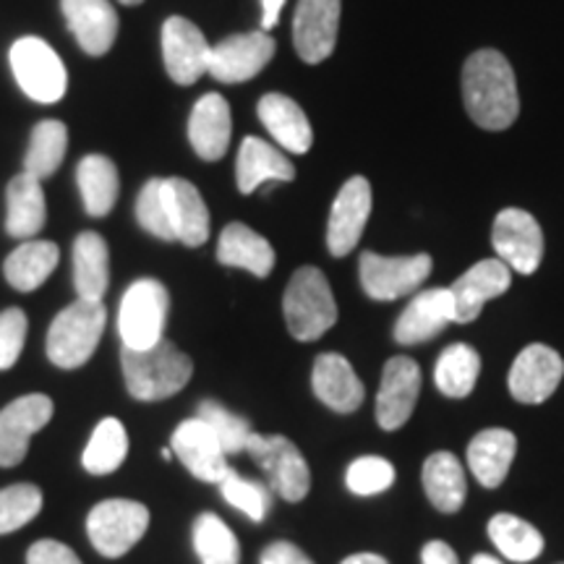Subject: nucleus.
<instances>
[{
  "label": "nucleus",
  "mask_w": 564,
  "mask_h": 564,
  "mask_svg": "<svg viewBox=\"0 0 564 564\" xmlns=\"http://www.w3.org/2000/svg\"><path fill=\"white\" fill-rule=\"evenodd\" d=\"M478 373H481V356L470 345L455 343L442 350L434 366L436 390L453 400L468 398L478 382Z\"/></svg>",
  "instance_id": "nucleus-34"
},
{
  "label": "nucleus",
  "mask_w": 564,
  "mask_h": 564,
  "mask_svg": "<svg viewBox=\"0 0 564 564\" xmlns=\"http://www.w3.org/2000/svg\"><path fill=\"white\" fill-rule=\"evenodd\" d=\"M259 564H314V560L291 541H274L264 549Z\"/></svg>",
  "instance_id": "nucleus-46"
},
{
  "label": "nucleus",
  "mask_w": 564,
  "mask_h": 564,
  "mask_svg": "<svg viewBox=\"0 0 564 564\" xmlns=\"http://www.w3.org/2000/svg\"><path fill=\"white\" fill-rule=\"evenodd\" d=\"M47 207L42 181L30 173H19L6 192V232L21 241H30L45 228Z\"/></svg>",
  "instance_id": "nucleus-27"
},
{
  "label": "nucleus",
  "mask_w": 564,
  "mask_h": 564,
  "mask_svg": "<svg viewBox=\"0 0 564 564\" xmlns=\"http://www.w3.org/2000/svg\"><path fill=\"white\" fill-rule=\"evenodd\" d=\"M121 3H123V6H139L141 0H121Z\"/></svg>",
  "instance_id": "nucleus-51"
},
{
  "label": "nucleus",
  "mask_w": 564,
  "mask_h": 564,
  "mask_svg": "<svg viewBox=\"0 0 564 564\" xmlns=\"http://www.w3.org/2000/svg\"><path fill=\"white\" fill-rule=\"evenodd\" d=\"M68 150V129L63 121H40L34 126L30 150H26L24 158V173L34 175V178L45 181L58 171L63 158H66Z\"/></svg>",
  "instance_id": "nucleus-37"
},
{
  "label": "nucleus",
  "mask_w": 564,
  "mask_h": 564,
  "mask_svg": "<svg viewBox=\"0 0 564 564\" xmlns=\"http://www.w3.org/2000/svg\"><path fill=\"white\" fill-rule=\"evenodd\" d=\"M274 40L270 32H246L225 37L209 51V68L212 79L223 84H241L249 82L262 70L274 55Z\"/></svg>",
  "instance_id": "nucleus-11"
},
{
  "label": "nucleus",
  "mask_w": 564,
  "mask_h": 564,
  "mask_svg": "<svg viewBox=\"0 0 564 564\" xmlns=\"http://www.w3.org/2000/svg\"><path fill=\"white\" fill-rule=\"evenodd\" d=\"M61 251L53 241H24L19 249H13L6 259L3 272L6 280L13 291L32 293L51 278L55 267H58Z\"/></svg>",
  "instance_id": "nucleus-32"
},
{
  "label": "nucleus",
  "mask_w": 564,
  "mask_h": 564,
  "mask_svg": "<svg viewBox=\"0 0 564 564\" xmlns=\"http://www.w3.org/2000/svg\"><path fill=\"white\" fill-rule=\"evenodd\" d=\"M42 510V491L34 484H13L0 489V535L32 523Z\"/></svg>",
  "instance_id": "nucleus-41"
},
{
  "label": "nucleus",
  "mask_w": 564,
  "mask_h": 564,
  "mask_svg": "<svg viewBox=\"0 0 564 564\" xmlns=\"http://www.w3.org/2000/svg\"><path fill=\"white\" fill-rule=\"evenodd\" d=\"M129 455V432L118 419H102L91 432V440L82 455L84 470L91 476H110L121 468Z\"/></svg>",
  "instance_id": "nucleus-36"
},
{
  "label": "nucleus",
  "mask_w": 564,
  "mask_h": 564,
  "mask_svg": "<svg viewBox=\"0 0 564 564\" xmlns=\"http://www.w3.org/2000/svg\"><path fill=\"white\" fill-rule=\"evenodd\" d=\"M223 499L236 510H241L253 523H262L272 507V489L262 481L243 478L236 468H228V474L220 478Z\"/></svg>",
  "instance_id": "nucleus-39"
},
{
  "label": "nucleus",
  "mask_w": 564,
  "mask_h": 564,
  "mask_svg": "<svg viewBox=\"0 0 564 564\" xmlns=\"http://www.w3.org/2000/svg\"><path fill=\"white\" fill-rule=\"evenodd\" d=\"M171 449L178 460L186 465V470L199 481L220 484V478L228 474V453L223 449L220 440L202 419H186L173 432Z\"/></svg>",
  "instance_id": "nucleus-18"
},
{
  "label": "nucleus",
  "mask_w": 564,
  "mask_h": 564,
  "mask_svg": "<svg viewBox=\"0 0 564 564\" xmlns=\"http://www.w3.org/2000/svg\"><path fill=\"white\" fill-rule=\"evenodd\" d=\"M74 285L79 299L102 301L110 288V251L100 232H82L74 241Z\"/></svg>",
  "instance_id": "nucleus-30"
},
{
  "label": "nucleus",
  "mask_w": 564,
  "mask_h": 564,
  "mask_svg": "<svg viewBox=\"0 0 564 564\" xmlns=\"http://www.w3.org/2000/svg\"><path fill=\"white\" fill-rule=\"evenodd\" d=\"M282 6H285V0H262V32H270L278 26Z\"/></svg>",
  "instance_id": "nucleus-48"
},
{
  "label": "nucleus",
  "mask_w": 564,
  "mask_h": 564,
  "mask_svg": "<svg viewBox=\"0 0 564 564\" xmlns=\"http://www.w3.org/2000/svg\"><path fill=\"white\" fill-rule=\"evenodd\" d=\"M340 30V0H299L293 19V45L303 63L316 66L335 53Z\"/></svg>",
  "instance_id": "nucleus-15"
},
{
  "label": "nucleus",
  "mask_w": 564,
  "mask_h": 564,
  "mask_svg": "<svg viewBox=\"0 0 564 564\" xmlns=\"http://www.w3.org/2000/svg\"><path fill=\"white\" fill-rule=\"evenodd\" d=\"M212 45L194 21L171 17L162 24V58L171 79L181 87H192L207 74Z\"/></svg>",
  "instance_id": "nucleus-13"
},
{
  "label": "nucleus",
  "mask_w": 564,
  "mask_h": 564,
  "mask_svg": "<svg viewBox=\"0 0 564 564\" xmlns=\"http://www.w3.org/2000/svg\"><path fill=\"white\" fill-rule=\"evenodd\" d=\"M340 564H390V562H387L384 556H379V554L364 552V554H352V556H348V560H343Z\"/></svg>",
  "instance_id": "nucleus-49"
},
{
  "label": "nucleus",
  "mask_w": 564,
  "mask_h": 564,
  "mask_svg": "<svg viewBox=\"0 0 564 564\" xmlns=\"http://www.w3.org/2000/svg\"><path fill=\"white\" fill-rule=\"evenodd\" d=\"M162 202H165L167 223H171L175 241L192 246V249L207 243L209 209L192 181L162 178Z\"/></svg>",
  "instance_id": "nucleus-20"
},
{
  "label": "nucleus",
  "mask_w": 564,
  "mask_h": 564,
  "mask_svg": "<svg viewBox=\"0 0 564 564\" xmlns=\"http://www.w3.org/2000/svg\"><path fill=\"white\" fill-rule=\"evenodd\" d=\"M489 539L510 562H533L544 552V535L518 514L499 512L489 520Z\"/></svg>",
  "instance_id": "nucleus-35"
},
{
  "label": "nucleus",
  "mask_w": 564,
  "mask_h": 564,
  "mask_svg": "<svg viewBox=\"0 0 564 564\" xmlns=\"http://www.w3.org/2000/svg\"><path fill=\"white\" fill-rule=\"evenodd\" d=\"M423 491L440 512L453 514L465 505L468 481L460 460L453 453H434L423 463Z\"/></svg>",
  "instance_id": "nucleus-31"
},
{
  "label": "nucleus",
  "mask_w": 564,
  "mask_h": 564,
  "mask_svg": "<svg viewBox=\"0 0 564 564\" xmlns=\"http://www.w3.org/2000/svg\"><path fill=\"white\" fill-rule=\"evenodd\" d=\"M217 262L225 267H238L257 278H267L274 270V249L264 236L251 230L243 223L225 225L217 241Z\"/></svg>",
  "instance_id": "nucleus-28"
},
{
  "label": "nucleus",
  "mask_w": 564,
  "mask_h": 564,
  "mask_svg": "<svg viewBox=\"0 0 564 564\" xmlns=\"http://www.w3.org/2000/svg\"><path fill=\"white\" fill-rule=\"evenodd\" d=\"M345 484L356 497H373L394 484V465L379 455L358 457L348 465Z\"/></svg>",
  "instance_id": "nucleus-42"
},
{
  "label": "nucleus",
  "mask_w": 564,
  "mask_h": 564,
  "mask_svg": "<svg viewBox=\"0 0 564 564\" xmlns=\"http://www.w3.org/2000/svg\"><path fill=\"white\" fill-rule=\"evenodd\" d=\"M76 181H79V192L84 199V209L89 217L110 215L118 202V167L116 162L105 154H87L76 167Z\"/></svg>",
  "instance_id": "nucleus-33"
},
{
  "label": "nucleus",
  "mask_w": 564,
  "mask_h": 564,
  "mask_svg": "<svg viewBox=\"0 0 564 564\" xmlns=\"http://www.w3.org/2000/svg\"><path fill=\"white\" fill-rule=\"evenodd\" d=\"M564 377V361L562 356L549 345L533 343L518 352L512 369H510V384L512 398L518 403L539 405L552 398L556 387H560Z\"/></svg>",
  "instance_id": "nucleus-14"
},
{
  "label": "nucleus",
  "mask_w": 564,
  "mask_h": 564,
  "mask_svg": "<svg viewBox=\"0 0 564 564\" xmlns=\"http://www.w3.org/2000/svg\"><path fill=\"white\" fill-rule=\"evenodd\" d=\"M312 387L316 398L335 413H356L364 405L366 390L356 369L340 352H322L314 361Z\"/></svg>",
  "instance_id": "nucleus-23"
},
{
  "label": "nucleus",
  "mask_w": 564,
  "mask_h": 564,
  "mask_svg": "<svg viewBox=\"0 0 564 564\" xmlns=\"http://www.w3.org/2000/svg\"><path fill=\"white\" fill-rule=\"evenodd\" d=\"M432 257L415 253V257H379V253H361V285L373 301H398L403 295L419 291L423 280L432 274Z\"/></svg>",
  "instance_id": "nucleus-9"
},
{
  "label": "nucleus",
  "mask_w": 564,
  "mask_h": 564,
  "mask_svg": "<svg viewBox=\"0 0 564 564\" xmlns=\"http://www.w3.org/2000/svg\"><path fill=\"white\" fill-rule=\"evenodd\" d=\"M108 322V308L102 301L76 299L55 316L47 329V358L58 369H79L95 356Z\"/></svg>",
  "instance_id": "nucleus-4"
},
{
  "label": "nucleus",
  "mask_w": 564,
  "mask_h": 564,
  "mask_svg": "<svg viewBox=\"0 0 564 564\" xmlns=\"http://www.w3.org/2000/svg\"><path fill=\"white\" fill-rule=\"evenodd\" d=\"M137 220L147 232H152L160 241H175L171 223H167L165 202H162V178H152L144 183L137 196Z\"/></svg>",
  "instance_id": "nucleus-43"
},
{
  "label": "nucleus",
  "mask_w": 564,
  "mask_h": 564,
  "mask_svg": "<svg viewBox=\"0 0 564 564\" xmlns=\"http://www.w3.org/2000/svg\"><path fill=\"white\" fill-rule=\"evenodd\" d=\"M421 394V366L408 356H394L384 364L377 394V421L384 432H398L413 415Z\"/></svg>",
  "instance_id": "nucleus-16"
},
{
  "label": "nucleus",
  "mask_w": 564,
  "mask_h": 564,
  "mask_svg": "<svg viewBox=\"0 0 564 564\" xmlns=\"http://www.w3.org/2000/svg\"><path fill=\"white\" fill-rule=\"evenodd\" d=\"M295 167L280 147L259 137H246L236 162L238 192L253 194L267 181H293Z\"/></svg>",
  "instance_id": "nucleus-26"
},
{
  "label": "nucleus",
  "mask_w": 564,
  "mask_h": 564,
  "mask_svg": "<svg viewBox=\"0 0 564 564\" xmlns=\"http://www.w3.org/2000/svg\"><path fill=\"white\" fill-rule=\"evenodd\" d=\"M230 137L232 116L228 100L217 91L199 97V102L192 110V118H188V141H192L194 152L207 162L220 160L228 152Z\"/></svg>",
  "instance_id": "nucleus-24"
},
{
  "label": "nucleus",
  "mask_w": 564,
  "mask_h": 564,
  "mask_svg": "<svg viewBox=\"0 0 564 564\" xmlns=\"http://www.w3.org/2000/svg\"><path fill=\"white\" fill-rule=\"evenodd\" d=\"M26 329H30V322L21 308L0 312V371L11 369L19 361L26 343Z\"/></svg>",
  "instance_id": "nucleus-44"
},
{
  "label": "nucleus",
  "mask_w": 564,
  "mask_h": 564,
  "mask_svg": "<svg viewBox=\"0 0 564 564\" xmlns=\"http://www.w3.org/2000/svg\"><path fill=\"white\" fill-rule=\"evenodd\" d=\"M470 564H502V562H499L497 556H491V554H476L474 562H470Z\"/></svg>",
  "instance_id": "nucleus-50"
},
{
  "label": "nucleus",
  "mask_w": 564,
  "mask_h": 564,
  "mask_svg": "<svg viewBox=\"0 0 564 564\" xmlns=\"http://www.w3.org/2000/svg\"><path fill=\"white\" fill-rule=\"evenodd\" d=\"M194 549L202 564H238L241 562V546L236 533L230 531L223 518L215 512H202L194 520Z\"/></svg>",
  "instance_id": "nucleus-38"
},
{
  "label": "nucleus",
  "mask_w": 564,
  "mask_h": 564,
  "mask_svg": "<svg viewBox=\"0 0 564 564\" xmlns=\"http://www.w3.org/2000/svg\"><path fill=\"white\" fill-rule=\"evenodd\" d=\"M196 419H202L212 432H215L225 453L228 455L246 453L253 429L243 415L228 411V408L215 403V400H204V403H199V408H196Z\"/></svg>",
  "instance_id": "nucleus-40"
},
{
  "label": "nucleus",
  "mask_w": 564,
  "mask_h": 564,
  "mask_svg": "<svg viewBox=\"0 0 564 564\" xmlns=\"http://www.w3.org/2000/svg\"><path fill=\"white\" fill-rule=\"evenodd\" d=\"M11 70L21 91L40 105L63 100L68 89V74L61 55L40 37H21L11 47Z\"/></svg>",
  "instance_id": "nucleus-6"
},
{
  "label": "nucleus",
  "mask_w": 564,
  "mask_h": 564,
  "mask_svg": "<svg viewBox=\"0 0 564 564\" xmlns=\"http://www.w3.org/2000/svg\"><path fill=\"white\" fill-rule=\"evenodd\" d=\"M491 243L497 259L512 272L533 274L544 259V232L531 212L510 207L502 209L494 220Z\"/></svg>",
  "instance_id": "nucleus-10"
},
{
  "label": "nucleus",
  "mask_w": 564,
  "mask_h": 564,
  "mask_svg": "<svg viewBox=\"0 0 564 564\" xmlns=\"http://www.w3.org/2000/svg\"><path fill=\"white\" fill-rule=\"evenodd\" d=\"M246 453L267 474V486L285 502H301L312 489V470L303 460L301 449L288 436L253 432Z\"/></svg>",
  "instance_id": "nucleus-7"
},
{
  "label": "nucleus",
  "mask_w": 564,
  "mask_h": 564,
  "mask_svg": "<svg viewBox=\"0 0 564 564\" xmlns=\"http://www.w3.org/2000/svg\"><path fill=\"white\" fill-rule=\"evenodd\" d=\"M63 17L82 51L100 58L118 37V13L110 0H61Z\"/></svg>",
  "instance_id": "nucleus-21"
},
{
  "label": "nucleus",
  "mask_w": 564,
  "mask_h": 564,
  "mask_svg": "<svg viewBox=\"0 0 564 564\" xmlns=\"http://www.w3.org/2000/svg\"><path fill=\"white\" fill-rule=\"evenodd\" d=\"M512 282V270L502 259H484L470 267L468 272L460 274L449 288L455 301V322L468 324L474 322L478 314L484 312V306L491 299L507 293Z\"/></svg>",
  "instance_id": "nucleus-19"
},
{
  "label": "nucleus",
  "mask_w": 564,
  "mask_h": 564,
  "mask_svg": "<svg viewBox=\"0 0 564 564\" xmlns=\"http://www.w3.org/2000/svg\"><path fill=\"white\" fill-rule=\"evenodd\" d=\"M167 308H171V295L160 280L144 278L133 282L123 293L121 312H118V333H121L123 348H154L167 327Z\"/></svg>",
  "instance_id": "nucleus-5"
},
{
  "label": "nucleus",
  "mask_w": 564,
  "mask_h": 564,
  "mask_svg": "<svg viewBox=\"0 0 564 564\" xmlns=\"http://www.w3.org/2000/svg\"><path fill=\"white\" fill-rule=\"evenodd\" d=\"M518 440L507 429H484L468 444V465L486 489H497L510 474Z\"/></svg>",
  "instance_id": "nucleus-29"
},
{
  "label": "nucleus",
  "mask_w": 564,
  "mask_h": 564,
  "mask_svg": "<svg viewBox=\"0 0 564 564\" xmlns=\"http://www.w3.org/2000/svg\"><path fill=\"white\" fill-rule=\"evenodd\" d=\"M463 100L468 116L486 131L510 129L520 112L518 82L510 61L497 51H478L463 66Z\"/></svg>",
  "instance_id": "nucleus-1"
},
{
  "label": "nucleus",
  "mask_w": 564,
  "mask_h": 564,
  "mask_svg": "<svg viewBox=\"0 0 564 564\" xmlns=\"http://www.w3.org/2000/svg\"><path fill=\"white\" fill-rule=\"evenodd\" d=\"M150 528V510L133 499H108L91 507L87 514V535L91 546L108 560L129 554Z\"/></svg>",
  "instance_id": "nucleus-8"
},
{
  "label": "nucleus",
  "mask_w": 564,
  "mask_h": 564,
  "mask_svg": "<svg viewBox=\"0 0 564 564\" xmlns=\"http://www.w3.org/2000/svg\"><path fill=\"white\" fill-rule=\"evenodd\" d=\"M121 366L131 398L144 400V403L173 398L175 392H181L192 382L194 373L192 358L165 337L147 350L123 348Z\"/></svg>",
  "instance_id": "nucleus-2"
},
{
  "label": "nucleus",
  "mask_w": 564,
  "mask_h": 564,
  "mask_svg": "<svg viewBox=\"0 0 564 564\" xmlns=\"http://www.w3.org/2000/svg\"><path fill=\"white\" fill-rule=\"evenodd\" d=\"M53 419V400L47 394H24L0 411V468H13L30 453L32 434Z\"/></svg>",
  "instance_id": "nucleus-12"
},
{
  "label": "nucleus",
  "mask_w": 564,
  "mask_h": 564,
  "mask_svg": "<svg viewBox=\"0 0 564 564\" xmlns=\"http://www.w3.org/2000/svg\"><path fill=\"white\" fill-rule=\"evenodd\" d=\"M259 121L267 129V133L278 141L282 152L293 154H306L314 144V131L312 123H308L306 112L301 110V105L288 95H264L259 100Z\"/></svg>",
  "instance_id": "nucleus-25"
},
{
  "label": "nucleus",
  "mask_w": 564,
  "mask_h": 564,
  "mask_svg": "<svg viewBox=\"0 0 564 564\" xmlns=\"http://www.w3.org/2000/svg\"><path fill=\"white\" fill-rule=\"evenodd\" d=\"M455 322V301L449 288H432L408 303L405 312L394 324V340L400 345H419L432 340Z\"/></svg>",
  "instance_id": "nucleus-22"
},
{
  "label": "nucleus",
  "mask_w": 564,
  "mask_h": 564,
  "mask_svg": "<svg viewBox=\"0 0 564 564\" xmlns=\"http://www.w3.org/2000/svg\"><path fill=\"white\" fill-rule=\"evenodd\" d=\"M288 333L301 343H314L335 327L337 303L327 278L316 267H301L293 272L282 295Z\"/></svg>",
  "instance_id": "nucleus-3"
},
{
  "label": "nucleus",
  "mask_w": 564,
  "mask_h": 564,
  "mask_svg": "<svg viewBox=\"0 0 564 564\" xmlns=\"http://www.w3.org/2000/svg\"><path fill=\"white\" fill-rule=\"evenodd\" d=\"M421 564H460L457 562V554L453 546L444 544V541H429L426 546L421 549Z\"/></svg>",
  "instance_id": "nucleus-47"
},
{
  "label": "nucleus",
  "mask_w": 564,
  "mask_h": 564,
  "mask_svg": "<svg viewBox=\"0 0 564 564\" xmlns=\"http://www.w3.org/2000/svg\"><path fill=\"white\" fill-rule=\"evenodd\" d=\"M371 215V186L364 175L345 181L340 194L335 196L329 209L327 249L333 257H348L361 241L366 223Z\"/></svg>",
  "instance_id": "nucleus-17"
},
{
  "label": "nucleus",
  "mask_w": 564,
  "mask_h": 564,
  "mask_svg": "<svg viewBox=\"0 0 564 564\" xmlns=\"http://www.w3.org/2000/svg\"><path fill=\"white\" fill-rule=\"evenodd\" d=\"M26 564H82L74 549L53 539H42L30 546L26 552Z\"/></svg>",
  "instance_id": "nucleus-45"
}]
</instances>
